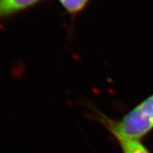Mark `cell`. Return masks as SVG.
Masks as SVG:
<instances>
[{"instance_id": "6da1fadb", "label": "cell", "mask_w": 153, "mask_h": 153, "mask_svg": "<svg viewBox=\"0 0 153 153\" xmlns=\"http://www.w3.org/2000/svg\"><path fill=\"white\" fill-rule=\"evenodd\" d=\"M91 117L97 120L116 139L140 140L153 130V94L128 111L119 120H114L91 106Z\"/></svg>"}, {"instance_id": "7a4b0ae2", "label": "cell", "mask_w": 153, "mask_h": 153, "mask_svg": "<svg viewBox=\"0 0 153 153\" xmlns=\"http://www.w3.org/2000/svg\"><path fill=\"white\" fill-rule=\"evenodd\" d=\"M42 0H0V20L12 16Z\"/></svg>"}, {"instance_id": "3957f363", "label": "cell", "mask_w": 153, "mask_h": 153, "mask_svg": "<svg viewBox=\"0 0 153 153\" xmlns=\"http://www.w3.org/2000/svg\"><path fill=\"white\" fill-rule=\"evenodd\" d=\"M116 140L123 153H151L140 140L128 139H116Z\"/></svg>"}, {"instance_id": "277c9868", "label": "cell", "mask_w": 153, "mask_h": 153, "mask_svg": "<svg viewBox=\"0 0 153 153\" xmlns=\"http://www.w3.org/2000/svg\"><path fill=\"white\" fill-rule=\"evenodd\" d=\"M59 2L68 14L74 16L87 6L89 0H59Z\"/></svg>"}]
</instances>
